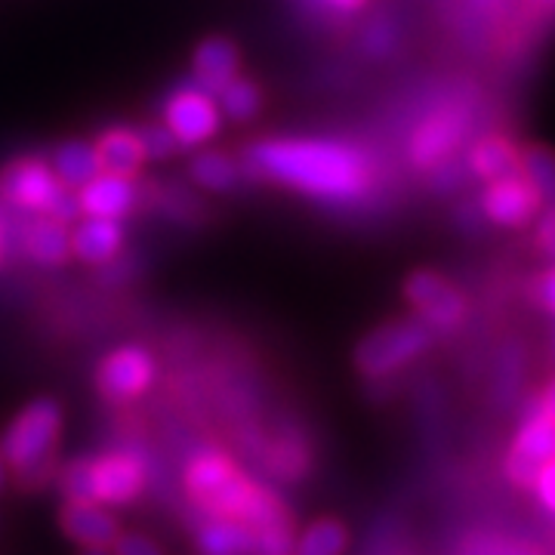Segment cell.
Returning <instances> with one entry per match:
<instances>
[{
  "label": "cell",
  "mask_w": 555,
  "mask_h": 555,
  "mask_svg": "<svg viewBox=\"0 0 555 555\" xmlns=\"http://www.w3.org/2000/svg\"><path fill=\"white\" fill-rule=\"evenodd\" d=\"M528 294H531V299H534L543 312L555 315V262H553V269L540 272V275L531 281V291H528Z\"/></svg>",
  "instance_id": "836d02e7"
},
{
  "label": "cell",
  "mask_w": 555,
  "mask_h": 555,
  "mask_svg": "<svg viewBox=\"0 0 555 555\" xmlns=\"http://www.w3.org/2000/svg\"><path fill=\"white\" fill-rule=\"evenodd\" d=\"M112 555H164L152 537L137 534V531H120L112 543Z\"/></svg>",
  "instance_id": "f546056e"
},
{
  "label": "cell",
  "mask_w": 555,
  "mask_h": 555,
  "mask_svg": "<svg viewBox=\"0 0 555 555\" xmlns=\"http://www.w3.org/2000/svg\"><path fill=\"white\" fill-rule=\"evenodd\" d=\"M195 543L201 555H254L257 528L238 518L210 516V521L198 528Z\"/></svg>",
  "instance_id": "ffe728a7"
},
{
  "label": "cell",
  "mask_w": 555,
  "mask_h": 555,
  "mask_svg": "<svg viewBox=\"0 0 555 555\" xmlns=\"http://www.w3.org/2000/svg\"><path fill=\"white\" fill-rule=\"evenodd\" d=\"M349 546V528L339 518H318L294 540V555H343Z\"/></svg>",
  "instance_id": "cb8c5ba5"
},
{
  "label": "cell",
  "mask_w": 555,
  "mask_h": 555,
  "mask_svg": "<svg viewBox=\"0 0 555 555\" xmlns=\"http://www.w3.org/2000/svg\"><path fill=\"white\" fill-rule=\"evenodd\" d=\"M90 500L102 506H130L145 491V466L133 451H108L87 463Z\"/></svg>",
  "instance_id": "30bf717a"
},
{
  "label": "cell",
  "mask_w": 555,
  "mask_h": 555,
  "mask_svg": "<svg viewBox=\"0 0 555 555\" xmlns=\"http://www.w3.org/2000/svg\"><path fill=\"white\" fill-rule=\"evenodd\" d=\"M137 182L130 177H115V173H96L87 185L78 189L80 217L127 219L137 210Z\"/></svg>",
  "instance_id": "5bb4252c"
},
{
  "label": "cell",
  "mask_w": 555,
  "mask_h": 555,
  "mask_svg": "<svg viewBox=\"0 0 555 555\" xmlns=\"http://www.w3.org/2000/svg\"><path fill=\"white\" fill-rule=\"evenodd\" d=\"M158 377V361L145 346H120L96 367V389L105 401L124 404L145 396Z\"/></svg>",
  "instance_id": "ba28073f"
},
{
  "label": "cell",
  "mask_w": 555,
  "mask_h": 555,
  "mask_svg": "<svg viewBox=\"0 0 555 555\" xmlns=\"http://www.w3.org/2000/svg\"><path fill=\"white\" fill-rule=\"evenodd\" d=\"M254 555H294L291 521H284V525H262V528H257Z\"/></svg>",
  "instance_id": "83f0119b"
},
{
  "label": "cell",
  "mask_w": 555,
  "mask_h": 555,
  "mask_svg": "<svg viewBox=\"0 0 555 555\" xmlns=\"http://www.w3.org/2000/svg\"><path fill=\"white\" fill-rule=\"evenodd\" d=\"M53 170L56 177L78 192L80 185H87L90 179L102 173L100 158H96V149L90 142H80V139H72V142H62L60 149L53 152Z\"/></svg>",
  "instance_id": "44dd1931"
},
{
  "label": "cell",
  "mask_w": 555,
  "mask_h": 555,
  "mask_svg": "<svg viewBox=\"0 0 555 555\" xmlns=\"http://www.w3.org/2000/svg\"><path fill=\"white\" fill-rule=\"evenodd\" d=\"M241 53L238 47L229 38H207L195 50V60H192V80L198 83L201 90L214 93L229 83L232 78H238Z\"/></svg>",
  "instance_id": "2e32d148"
},
{
  "label": "cell",
  "mask_w": 555,
  "mask_h": 555,
  "mask_svg": "<svg viewBox=\"0 0 555 555\" xmlns=\"http://www.w3.org/2000/svg\"><path fill=\"white\" fill-rule=\"evenodd\" d=\"M7 241H10V219H7V204L0 201V262L7 257Z\"/></svg>",
  "instance_id": "d590c367"
},
{
  "label": "cell",
  "mask_w": 555,
  "mask_h": 555,
  "mask_svg": "<svg viewBox=\"0 0 555 555\" xmlns=\"http://www.w3.org/2000/svg\"><path fill=\"white\" fill-rule=\"evenodd\" d=\"M537 494V500L543 503V509L546 513H553L555 516V460L553 463H546L534 478V488H531Z\"/></svg>",
  "instance_id": "e575fe53"
},
{
  "label": "cell",
  "mask_w": 555,
  "mask_h": 555,
  "mask_svg": "<svg viewBox=\"0 0 555 555\" xmlns=\"http://www.w3.org/2000/svg\"><path fill=\"white\" fill-rule=\"evenodd\" d=\"M80 555H112V550H102V546H93V550H83Z\"/></svg>",
  "instance_id": "ab89813d"
},
{
  "label": "cell",
  "mask_w": 555,
  "mask_h": 555,
  "mask_svg": "<svg viewBox=\"0 0 555 555\" xmlns=\"http://www.w3.org/2000/svg\"><path fill=\"white\" fill-rule=\"evenodd\" d=\"M436 339V331L423 318H392L374 327L356 346V367L367 379L392 377L423 356Z\"/></svg>",
  "instance_id": "5b68a950"
},
{
  "label": "cell",
  "mask_w": 555,
  "mask_h": 555,
  "mask_svg": "<svg viewBox=\"0 0 555 555\" xmlns=\"http://www.w3.org/2000/svg\"><path fill=\"white\" fill-rule=\"evenodd\" d=\"M22 250L31 262L53 269L72 257V232L60 219L31 217V222L22 229Z\"/></svg>",
  "instance_id": "ac0fdd59"
},
{
  "label": "cell",
  "mask_w": 555,
  "mask_h": 555,
  "mask_svg": "<svg viewBox=\"0 0 555 555\" xmlns=\"http://www.w3.org/2000/svg\"><path fill=\"white\" fill-rule=\"evenodd\" d=\"M217 105L219 112L225 115V118L232 120H254L259 115V108H262V93H259V87L254 80L247 78H232L222 90L217 93Z\"/></svg>",
  "instance_id": "d4e9b609"
},
{
  "label": "cell",
  "mask_w": 555,
  "mask_h": 555,
  "mask_svg": "<svg viewBox=\"0 0 555 555\" xmlns=\"http://www.w3.org/2000/svg\"><path fill=\"white\" fill-rule=\"evenodd\" d=\"M546 3H550V7H555V0H546Z\"/></svg>",
  "instance_id": "b9f144b4"
},
{
  "label": "cell",
  "mask_w": 555,
  "mask_h": 555,
  "mask_svg": "<svg viewBox=\"0 0 555 555\" xmlns=\"http://www.w3.org/2000/svg\"><path fill=\"white\" fill-rule=\"evenodd\" d=\"M217 96L201 90L198 83H182L164 100V127L173 133L179 149H198L219 130Z\"/></svg>",
  "instance_id": "52a82bcc"
},
{
  "label": "cell",
  "mask_w": 555,
  "mask_h": 555,
  "mask_svg": "<svg viewBox=\"0 0 555 555\" xmlns=\"http://www.w3.org/2000/svg\"><path fill=\"white\" fill-rule=\"evenodd\" d=\"M521 173L534 185L537 198L543 207L555 210V149L553 145H525L521 149Z\"/></svg>",
  "instance_id": "7402d4cb"
},
{
  "label": "cell",
  "mask_w": 555,
  "mask_h": 555,
  "mask_svg": "<svg viewBox=\"0 0 555 555\" xmlns=\"http://www.w3.org/2000/svg\"><path fill=\"white\" fill-rule=\"evenodd\" d=\"M404 299L414 306V315L423 318L433 331H454L466 315V297L444 275L433 269H416L404 278Z\"/></svg>",
  "instance_id": "9c48e42d"
},
{
  "label": "cell",
  "mask_w": 555,
  "mask_h": 555,
  "mask_svg": "<svg viewBox=\"0 0 555 555\" xmlns=\"http://www.w3.org/2000/svg\"><path fill=\"white\" fill-rule=\"evenodd\" d=\"M550 553H555V525L550 528Z\"/></svg>",
  "instance_id": "60d3db41"
},
{
  "label": "cell",
  "mask_w": 555,
  "mask_h": 555,
  "mask_svg": "<svg viewBox=\"0 0 555 555\" xmlns=\"http://www.w3.org/2000/svg\"><path fill=\"white\" fill-rule=\"evenodd\" d=\"M392 47H396V28H392L389 22L379 20L364 31V50H367L371 56H389Z\"/></svg>",
  "instance_id": "4dcf8cb0"
},
{
  "label": "cell",
  "mask_w": 555,
  "mask_h": 555,
  "mask_svg": "<svg viewBox=\"0 0 555 555\" xmlns=\"http://www.w3.org/2000/svg\"><path fill=\"white\" fill-rule=\"evenodd\" d=\"M469 130V115L456 105H444L433 112L414 130V137L408 142V155L416 170H433L441 160L454 158L456 149L463 145Z\"/></svg>",
  "instance_id": "8fae6325"
},
{
  "label": "cell",
  "mask_w": 555,
  "mask_h": 555,
  "mask_svg": "<svg viewBox=\"0 0 555 555\" xmlns=\"http://www.w3.org/2000/svg\"><path fill=\"white\" fill-rule=\"evenodd\" d=\"M189 173L201 189H210V192H232V189H238V182L244 179L238 160L225 155V152H204V155L192 160Z\"/></svg>",
  "instance_id": "603a6c76"
},
{
  "label": "cell",
  "mask_w": 555,
  "mask_h": 555,
  "mask_svg": "<svg viewBox=\"0 0 555 555\" xmlns=\"http://www.w3.org/2000/svg\"><path fill=\"white\" fill-rule=\"evenodd\" d=\"M133 275H137V257H115L108 259V262H102L100 272H96V278H100L102 284H130L133 281Z\"/></svg>",
  "instance_id": "1f68e13d"
},
{
  "label": "cell",
  "mask_w": 555,
  "mask_h": 555,
  "mask_svg": "<svg viewBox=\"0 0 555 555\" xmlns=\"http://www.w3.org/2000/svg\"><path fill=\"white\" fill-rule=\"evenodd\" d=\"M540 210H543V204L525 173L494 179V182H488V189L481 195V214L494 225H506V229L531 225Z\"/></svg>",
  "instance_id": "7c38bea8"
},
{
  "label": "cell",
  "mask_w": 555,
  "mask_h": 555,
  "mask_svg": "<svg viewBox=\"0 0 555 555\" xmlns=\"http://www.w3.org/2000/svg\"><path fill=\"white\" fill-rule=\"evenodd\" d=\"M460 555H555L546 546H537L518 537H503L494 531H476V534L463 537Z\"/></svg>",
  "instance_id": "484cf974"
},
{
  "label": "cell",
  "mask_w": 555,
  "mask_h": 555,
  "mask_svg": "<svg viewBox=\"0 0 555 555\" xmlns=\"http://www.w3.org/2000/svg\"><path fill=\"white\" fill-rule=\"evenodd\" d=\"M62 436V408L56 398H35L10 420L0 454L20 488L35 491L56 476V448Z\"/></svg>",
  "instance_id": "3957f363"
},
{
  "label": "cell",
  "mask_w": 555,
  "mask_h": 555,
  "mask_svg": "<svg viewBox=\"0 0 555 555\" xmlns=\"http://www.w3.org/2000/svg\"><path fill=\"white\" fill-rule=\"evenodd\" d=\"M244 179L275 182L315 201L349 204L367 195L374 170L364 152L318 137H278L254 142L238 160Z\"/></svg>",
  "instance_id": "6da1fadb"
},
{
  "label": "cell",
  "mask_w": 555,
  "mask_h": 555,
  "mask_svg": "<svg viewBox=\"0 0 555 555\" xmlns=\"http://www.w3.org/2000/svg\"><path fill=\"white\" fill-rule=\"evenodd\" d=\"M96 158H100L102 173H115V177H137L145 167V149L142 139L133 127H108L96 139Z\"/></svg>",
  "instance_id": "e0dca14e"
},
{
  "label": "cell",
  "mask_w": 555,
  "mask_h": 555,
  "mask_svg": "<svg viewBox=\"0 0 555 555\" xmlns=\"http://www.w3.org/2000/svg\"><path fill=\"white\" fill-rule=\"evenodd\" d=\"M60 528L68 540L80 543L83 550H112L115 537L120 534V521L108 509H102V503L93 500H65L60 509Z\"/></svg>",
  "instance_id": "4fadbf2b"
},
{
  "label": "cell",
  "mask_w": 555,
  "mask_h": 555,
  "mask_svg": "<svg viewBox=\"0 0 555 555\" xmlns=\"http://www.w3.org/2000/svg\"><path fill=\"white\" fill-rule=\"evenodd\" d=\"M324 3L339 10V13H358V10H364L371 0H324Z\"/></svg>",
  "instance_id": "8d00e7d4"
},
{
  "label": "cell",
  "mask_w": 555,
  "mask_h": 555,
  "mask_svg": "<svg viewBox=\"0 0 555 555\" xmlns=\"http://www.w3.org/2000/svg\"><path fill=\"white\" fill-rule=\"evenodd\" d=\"M540 404H543V411H546V414L555 416V379L550 383V389H546V392L540 396Z\"/></svg>",
  "instance_id": "74e56055"
},
{
  "label": "cell",
  "mask_w": 555,
  "mask_h": 555,
  "mask_svg": "<svg viewBox=\"0 0 555 555\" xmlns=\"http://www.w3.org/2000/svg\"><path fill=\"white\" fill-rule=\"evenodd\" d=\"M127 244V229L124 219L87 217L78 229L72 232V254L90 266H102L115 259Z\"/></svg>",
  "instance_id": "9a60e30c"
},
{
  "label": "cell",
  "mask_w": 555,
  "mask_h": 555,
  "mask_svg": "<svg viewBox=\"0 0 555 555\" xmlns=\"http://www.w3.org/2000/svg\"><path fill=\"white\" fill-rule=\"evenodd\" d=\"M555 460V416L543 411L540 398L528 401L525 414H521V426L518 436L506 454V478L531 491L534 488L537 473Z\"/></svg>",
  "instance_id": "8992f818"
},
{
  "label": "cell",
  "mask_w": 555,
  "mask_h": 555,
  "mask_svg": "<svg viewBox=\"0 0 555 555\" xmlns=\"http://www.w3.org/2000/svg\"><path fill=\"white\" fill-rule=\"evenodd\" d=\"M185 494L207 516L238 518L254 528L291 521L284 513V503L269 488L257 485L222 451H201L189 460Z\"/></svg>",
  "instance_id": "7a4b0ae2"
},
{
  "label": "cell",
  "mask_w": 555,
  "mask_h": 555,
  "mask_svg": "<svg viewBox=\"0 0 555 555\" xmlns=\"http://www.w3.org/2000/svg\"><path fill=\"white\" fill-rule=\"evenodd\" d=\"M0 201L28 217H53L72 222L80 217L78 192L68 189L53 164L40 158H20L3 167L0 173Z\"/></svg>",
  "instance_id": "277c9868"
},
{
  "label": "cell",
  "mask_w": 555,
  "mask_h": 555,
  "mask_svg": "<svg viewBox=\"0 0 555 555\" xmlns=\"http://www.w3.org/2000/svg\"><path fill=\"white\" fill-rule=\"evenodd\" d=\"M158 207L167 217L179 219V222H192V210H201L198 201L189 198L182 189H164L158 198Z\"/></svg>",
  "instance_id": "f1b7e54d"
},
{
  "label": "cell",
  "mask_w": 555,
  "mask_h": 555,
  "mask_svg": "<svg viewBox=\"0 0 555 555\" xmlns=\"http://www.w3.org/2000/svg\"><path fill=\"white\" fill-rule=\"evenodd\" d=\"M7 491V463H3V454H0V494Z\"/></svg>",
  "instance_id": "f35d334b"
},
{
  "label": "cell",
  "mask_w": 555,
  "mask_h": 555,
  "mask_svg": "<svg viewBox=\"0 0 555 555\" xmlns=\"http://www.w3.org/2000/svg\"><path fill=\"white\" fill-rule=\"evenodd\" d=\"M137 133L142 139V149H145L149 160H164L179 152L177 139L164 124H142V127H137Z\"/></svg>",
  "instance_id": "4316f807"
},
{
  "label": "cell",
  "mask_w": 555,
  "mask_h": 555,
  "mask_svg": "<svg viewBox=\"0 0 555 555\" xmlns=\"http://www.w3.org/2000/svg\"><path fill=\"white\" fill-rule=\"evenodd\" d=\"M466 167L473 177L485 179V182L516 177L521 173V149L506 137H485L469 149Z\"/></svg>",
  "instance_id": "d6986e66"
},
{
  "label": "cell",
  "mask_w": 555,
  "mask_h": 555,
  "mask_svg": "<svg viewBox=\"0 0 555 555\" xmlns=\"http://www.w3.org/2000/svg\"><path fill=\"white\" fill-rule=\"evenodd\" d=\"M534 241H537V250L555 262V210H550V207H546L543 214H537Z\"/></svg>",
  "instance_id": "d6a6232c"
}]
</instances>
